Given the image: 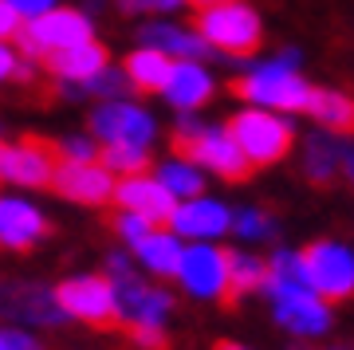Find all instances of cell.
<instances>
[{"instance_id": "obj_1", "label": "cell", "mask_w": 354, "mask_h": 350, "mask_svg": "<svg viewBox=\"0 0 354 350\" xmlns=\"http://www.w3.org/2000/svg\"><path fill=\"white\" fill-rule=\"evenodd\" d=\"M232 95L244 99L256 111H272V114H307L311 102V83L299 71V55L295 51H279L272 63H260L248 75L232 79Z\"/></svg>"}, {"instance_id": "obj_2", "label": "cell", "mask_w": 354, "mask_h": 350, "mask_svg": "<svg viewBox=\"0 0 354 350\" xmlns=\"http://www.w3.org/2000/svg\"><path fill=\"white\" fill-rule=\"evenodd\" d=\"M169 150L174 158L181 162H193L197 169H213L221 181H248L256 174L252 165L244 162V154L236 150V142L228 138L225 126H205L197 118H181L174 126V134H169Z\"/></svg>"}, {"instance_id": "obj_3", "label": "cell", "mask_w": 354, "mask_h": 350, "mask_svg": "<svg viewBox=\"0 0 354 350\" xmlns=\"http://www.w3.org/2000/svg\"><path fill=\"white\" fill-rule=\"evenodd\" d=\"M228 138L236 142V150L244 154V162L252 169H268V165H279L295 150V126H291L288 114H272V111H256V107H244L225 122Z\"/></svg>"}, {"instance_id": "obj_4", "label": "cell", "mask_w": 354, "mask_h": 350, "mask_svg": "<svg viewBox=\"0 0 354 350\" xmlns=\"http://www.w3.org/2000/svg\"><path fill=\"white\" fill-rule=\"evenodd\" d=\"M193 32L209 44V51H221L232 59H248L264 44V20L248 0H232V4L193 12Z\"/></svg>"}, {"instance_id": "obj_5", "label": "cell", "mask_w": 354, "mask_h": 350, "mask_svg": "<svg viewBox=\"0 0 354 350\" xmlns=\"http://www.w3.org/2000/svg\"><path fill=\"white\" fill-rule=\"evenodd\" d=\"M59 162H64L59 142L48 134H24L20 142L0 138V181H16L24 189H51Z\"/></svg>"}, {"instance_id": "obj_6", "label": "cell", "mask_w": 354, "mask_h": 350, "mask_svg": "<svg viewBox=\"0 0 354 350\" xmlns=\"http://www.w3.org/2000/svg\"><path fill=\"white\" fill-rule=\"evenodd\" d=\"M95 39V24L91 16H83L79 8H48L44 16L36 20H24L20 36L12 39L20 55L28 59H39L48 51H59V48H75V44H87Z\"/></svg>"}, {"instance_id": "obj_7", "label": "cell", "mask_w": 354, "mask_h": 350, "mask_svg": "<svg viewBox=\"0 0 354 350\" xmlns=\"http://www.w3.org/2000/svg\"><path fill=\"white\" fill-rule=\"evenodd\" d=\"M304 252V268L307 279H311V291H315L323 303H342L354 300V248L342 244V240H311Z\"/></svg>"}, {"instance_id": "obj_8", "label": "cell", "mask_w": 354, "mask_h": 350, "mask_svg": "<svg viewBox=\"0 0 354 350\" xmlns=\"http://www.w3.org/2000/svg\"><path fill=\"white\" fill-rule=\"evenodd\" d=\"M55 303L59 311L87 323L91 331H118V307H114V288L106 275H75V279H64L55 284Z\"/></svg>"}, {"instance_id": "obj_9", "label": "cell", "mask_w": 354, "mask_h": 350, "mask_svg": "<svg viewBox=\"0 0 354 350\" xmlns=\"http://www.w3.org/2000/svg\"><path fill=\"white\" fill-rule=\"evenodd\" d=\"M67 315L55 303V291L36 279L0 275V323L12 326H64Z\"/></svg>"}, {"instance_id": "obj_10", "label": "cell", "mask_w": 354, "mask_h": 350, "mask_svg": "<svg viewBox=\"0 0 354 350\" xmlns=\"http://www.w3.org/2000/svg\"><path fill=\"white\" fill-rule=\"evenodd\" d=\"M87 130L95 138H102V146H138V150H150L153 134H158V122H153L150 111H142L127 99L114 102H99L87 118Z\"/></svg>"}, {"instance_id": "obj_11", "label": "cell", "mask_w": 354, "mask_h": 350, "mask_svg": "<svg viewBox=\"0 0 354 350\" xmlns=\"http://www.w3.org/2000/svg\"><path fill=\"white\" fill-rule=\"evenodd\" d=\"M228 248L216 244H189L181 248V264H177V284L189 291L193 300H225L228 284Z\"/></svg>"}, {"instance_id": "obj_12", "label": "cell", "mask_w": 354, "mask_h": 350, "mask_svg": "<svg viewBox=\"0 0 354 350\" xmlns=\"http://www.w3.org/2000/svg\"><path fill=\"white\" fill-rule=\"evenodd\" d=\"M169 232L177 240H193V244H213V240L228 237L232 228V209L216 197H193L177 201L174 217H169Z\"/></svg>"}, {"instance_id": "obj_13", "label": "cell", "mask_w": 354, "mask_h": 350, "mask_svg": "<svg viewBox=\"0 0 354 350\" xmlns=\"http://www.w3.org/2000/svg\"><path fill=\"white\" fill-rule=\"evenodd\" d=\"M51 193H59L71 205L99 209V205H111L114 177L99 162H67L64 158V162L55 165V177H51Z\"/></svg>"}, {"instance_id": "obj_14", "label": "cell", "mask_w": 354, "mask_h": 350, "mask_svg": "<svg viewBox=\"0 0 354 350\" xmlns=\"http://www.w3.org/2000/svg\"><path fill=\"white\" fill-rule=\"evenodd\" d=\"M51 232H55V225L39 213L32 201L0 197V248L32 252L39 240H48Z\"/></svg>"}, {"instance_id": "obj_15", "label": "cell", "mask_w": 354, "mask_h": 350, "mask_svg": "<svg viewBox=\"0 0 354 350\" xmlns=\"http://www.w3.org/2000/svg\"><path fill=\"white\" fill-rule=\"evenodd\" d=\"M106 63H111V51H106V44H99V39H87V44H75V48H59V51L39 55L44 75H48L51 83H71V87L95 79L99 71H106Z\"/></svg>"}, {"instance_id": "obj_16", "label": "cell", "mask_w": 354, "mask_h": 350, "mask_svg": "<svg viewBox=\"0 0 354 350\" xmlns=\"http://www.w3.org/2000/svg\"><path fill=\"white\" fill-rule=\"evenodd\" d=\"M111 201L118 205V209H127V213L150 221L153 228H165V225H169V217H174V209H177V201L169 197V193H165L150 174L114 181V197Z\"/></svg>"}, {"instance_id": "obj_17", "label": "cell", "mask_w": 354, "mask_h": 350, "mask_svg": "<svg viewBox=\"0 0 354 350\" xmlns=\"http://www.w3.org/2000/svg\"><path fill=\"white\" fill-rule=\"evenodd\" d=\"M162 95H165V102H169L177 114H197L205 102L216 95V83H213V75H209L205 63L174 59V71H169V79H165Z\"/></svg>"}, {"instance_id": "obj_18", "label": "cell", "mask_w": 354, "mask_h": 350, "mask_svg": "<svg viewBox=\"0 0 354 350\" xmlns=\"http://www.w3.org/2000/svg\"><path fill=\"white\" fill-rule=\"evenodd\" d=\"M272 319L276 326H283L295 338H323L335 323L330 303H323L319 295H295V300H276L272 303Z\"/></svg>"}, {"instance_id": "obj_19", "label": "cell", "mask_w": 354, "mask_h": 350, "mask_svg": "<svg viewBox=\"0 0 354 350\" xmlns=\"http://www.w3.org/2000/svg\"><path fill=\"white\" fill-rule=\"evenodd\" d=\"M268 272H264V291L268 300H295V295H315L311 279L304 268V252L299 248H276L268 256Z\"/></svg>"}, {"instance_id": "obj_20", "label": "cell", "mask_w": 354, "mask_h": 350, "mask_svg": "<svg viewBox=\"0 0 354 350\" xmlns=\"http://www.w3.org/2000/svg\"><path fill=\"white\" fill-rule=\"evenodd\" d=\"M138 39L146 48L169 55V59H197L201 63V59L213 55L209 44H205L193 28H177V24H146V28H138Z\"/></svg>"}, {"instance_id": "obj_21", "label": "cell", "mask_w": 354, "mask_h": 350, "mask_svg": "<svg viewBox=\"0 0 354 350\" xmlns=\"http://www.w3.org/2000/svg\"><path fill=\"white\" fill-rule=\"evenodd\" d=\"M307 114L319 122L323 134H354V95L346 91H335V87H323V91H311V102H307Z\"/></svg>"}, {"instance_id": "obj_22", "label": "cell", "mask_w": 354, "mask_h": 350, "mask_svg": "<svg viewBox=\"0 0 354 350\" xmlns=\"http://www.w3.org/2000/svg\"><path fill=\"white\" fill-rule=\"evenodd\" d=\"M169 71H174V59L153 48H134L122 59V75H127L130 91H142V95H162Z\"/></svg>"}, {"instance_id": "obj_23", "label": "cell", "mask_w": 354, "mask_h": 350, "mask_svg": "<svg viewBox=\"0 0 354 350\" xmlns=\"http://www.w3.org/2000/svg\"><path fill=\"white\" fill-rule=\"evenodd\" d=\"M339 158H342V142L335 134L315 130V134L304 138V158H299V165H304V177L311 185L335 181L339 177Z\"/></svg>"}, {"instance_id": "obj_24", "label": "cell", "mask_w": 354, "mask_h": 350, "mask_svg": "<svg viewBox=\"0 0 354 350\" xmlns=\"http://www.w3.org/2000/svg\"><path fill=\"white\" fill-rule=\"evenodd\" d=\"M181 240L169 232V228H153L150 237L142 240L138 248H134V256H138V264L146 268L150 275H162V279H177V264H181Z\"/></svg>"}, {"instance_id": "obj_25", "label": "cell", "mask_w": 354, "mask_h": 350, "mask_svg": "<svg viewBox=\"0 0 354 350\" xmlns=\"http://www.w3.org/2000/svg\"><path fill=\"white\" fill-rule=\"evenodd\" d=\"M228 284H225V307L236 303L241 295H252V291H264V272L268 264L256 256V252H241V248H228Z\"/></svg>"}, {"instance_id": "obj_26", "label": "cell", "mask_w": 354, "mask_h": 350, "mask_svg": "<svg viewBox=\"0 0 354 350\" xmlns=\"http://www.w3.org/2000/svg\"><path fill=\"white\" fill-rule=\"evenodd\" d=\"M153 181L169 193L174 201H193V197H205V174L197 169L193 162H181V158H169V162L158 165Z\"/></svg>"}, {"instance_id": "obj_27", "label": "cell", "mask_w": 354, "mask_h": 350, "mask_svg": "<svg viewBox=\"0 0 354 350\" xmlns=\"http://www.w3.org/2000/svg\"><path fill=\"white\" fill-rule=\"evenodd\" d=\"M95 162L106 169V174L118 177H142L153 165L150 150H138V146H99V158Z\"/></svg>"}, {"instance_id": "obj_28", "label": "cell", "mask_w": 354, "mask_h": 350, "mask_svg": "<svg viewBox=\"0 0 354 350\" xmlns=\"http://www.w3.org/2000/svg\"><path fill=\"white\" fill-rule=\"evenodd\" d=\"M232 237L241 240H272L279 232L276 217L268 213V209H256V205H244V209H236L232 213V228H228Z\"/></svg>"}, {"instance_id": "obj_29", "label": "cell", "mask_w": 354, "mask_h": 350, "mask_svg": "<svg viewBox=\"0 0 354 350\" xmlns=\"http://www.w3.org/2000/svg\"><path fill=\"white\" fill-rule=\"evenodd\" d=\"M106 228H111L118 240H127L130 248H138L142 240L153 232V225L150 221H142V217H134V213H127V209H118V213H111L106 217Z\"/></svg>"}, {"instance_id": "obj_30", "label": "cell", "mask_w": 354, "mask_h": 350, "mask_svg": "<svg viewBox=\"0 0 354 350\" xmlns=\"http://www.w3.org/2000/svg\"><path fill=\"white\" fill-rule=\"evenodd\" d=\"M118 331L138 350H169V335H165L162 323H122Z\"/></svg>"}, {"instance_id": "obj_31", "label": "cell", "mask_w": 354, "mask_h": 350, "mask_svg": "<svg viewBox=\"0 0 354 350\" xmlns=\"http://www.w3.org/2000/svg\"><path fill=\"white\" fill-rule=\"evenodd\" d=\"M122 16H142V12H177L185 0H114Z\"/></svg>"}, {"instance_id": "obj_32", "label": "cell", "mask_w": 354, "mask_h": 350, "mask_svg": "<svg viewBox=\"0 0 354 350\" xmlns=\"http://www.w3.org/2000/svg\"><path fill=\"white\" fill-rule=\"evenodd\" d=\"M0 350H48L36 335L16 331V326H0Z\"/></svg>"}, {"instance_id": "obj_33", "label": "cell", "mask_w": 354, "mask_h": 350, "mask_svg": "<svg viewBox=\"0 0 354 350\" xmlns=\"http://www.w3.org/2000/svg\"><path fill=\"white\" fill-rule=\"evenodd\" d=\"M20 28H24V16L16 12L8 0H0V44H4V39H16Z\"/></svg>"}, {"instance_id": "obj_34", "label": "cell", "mask_w": 354, "mask_h": 350, "mask_svg": "<svg viewBox=\"0 0 354 350\" xmlns=\"http://www.w3.org/2000/svg\"><path fill=\"white\" fill-rule=\"evenodd\" d=\"M8 4H12L24 20H36V16H44L51 8V0H8Z\"/></svg>"}, {"instance_id": "obj_35", "label": "cell", "mask_w": 354, "mask_h": 350, "mask_svg": "<svg viewBox=\"0 0 354 350\" xmlns=\"http://www.w3.org/2000/svg\"><path fill=\"white\" fill-rule=\"evenodd\" d=\"M339 177H346V185L354 189V146H342V158H339Z\"/></svg>"}, {"instance_id": "obj_36", "label": "cell", "mask_w": 354, "mask_h": 350, "mask_svg": "<svg viewBox=\"0 0 354 350\" xmlns=\"http://www.w3.org/2000/svg\"><path fill=\"white\" fill-rule=\"evenodd\" d=\"M12 67H16V55H12V48H8V44H0V83H4V79L12 75Z\"/></svg>"}, {"instance_id": "obj_37", "label": "cell", "mask_w": 354, "mask_h": 350, "mask_svg": "<svg viewBox=\"0 0 354 350\" xmlns=\"http://www.w3.org/2000/svg\"><path fill=\"white\" fill-rule=\"evenodd\" d=\"M185 4H189V8H197V12H201V8H216V4H232V0H185Z\"/></svg>"}, {"instance_id": "obj_38", "label": "cell", "mask_w": 354, "mask_h": 350, "mask_svg": "<svg viewBox=\"0 0 354 350\" xmlns=\"http://www.w3.org/2000/svg\"><path fill=\"white\" fill-rule=\"evenodd\" d=\"M213 350H252V347H244V342H232V338H221V342H213Z\"/></svg>"}, {"instance_id": "obj_39", "label": "cell", "mask_w": 354, "mask_h": 350, "mask_svg": "<svg viewBox=\"0 0 354 350\" xmlns=\"http://www.w3.org/2000/svg\"><path fill=\"white\" fill-rule=\"evenodd\" d=\"M323 350H346V347H323Z\"/></svg>"}]
</instances>
